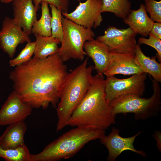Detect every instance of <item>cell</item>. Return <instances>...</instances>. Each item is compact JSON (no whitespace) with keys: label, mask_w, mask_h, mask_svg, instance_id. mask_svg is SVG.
<instances>
[{"label":"cell","mask_w":161,"mask_h":161,"mask_svg":"<svg viewBox=\"0 0 161 161\" xmlns=\"http://www.w3.org/2000/svg\"><path fill=\"white\" fill-rule=\"evenodd\" d=\"M119 129L113 127L109 135H105L100 139L101 143L108 150L109 155L107 158L108 160L114 161L121 153L126 150H130L143 156H146L144 152L135 149L133 145L135 138L141 133V132L128 138L121 137L119 134Z\"/></svg>","instance_id":"7c38bea8"},{"label":"cell","mask_w":161,"mask_h":161,"mask_svg":"<svg viewBox=\"0 0 161 161\" xmlns=\"http://www.w3.org/2000/svg\"><path fill=\"white\" fill-rule=\"evenodd\" d=\"M34 35L36 40L34 56L44 58L58 53L60 47L58 45L61 42L60 39L52 36H46L37 34Z\"/></svg>","instance_id":"d6986e66"},{"label":"cell","mask_w":161,"mask_h":161,"mask_svg":"<svg viewBox=\"0 0 161 161\" xmlns=\"http://www.w3.org/2000/svg\"><path fill=\"white\" fill-rule=\"evenodd\" d=\"M49 4L51 12L52 36L60 39L61 42L63 37L62 11L54 4Z\"/></svg>","instance_id":"603a6c76"},{"label":"cell","mask_w":161,"mask_h":161,"mask_svg":"<svg viewBox=\"0 0 161 161\" xmlns=\"http://www.w3.org/2000/svg\"><path fill=\"white\" fill-rule=\"evenodd\" d=\"M149 38H146L140 37L138 41L139 44H145L154 48L157 52L156 56L158 61L161 62V39L153 34L149 33Z\"/></svg>","instance_id":"484cf974"},{"label":"cell","mask_w":161,"mask_h":161,"mask_svg":"<svg viewBox=\"0 0 161 161\" xmlns=\"http://www.w3.org/2000/svg\"><path fill=\"white\" fill-rule=\"evenodd\" d=\"M14 0H0V1L2 3L4 4H9L12 2Z\"/></svg>","instance_id":"f1b7e54d"},{"label":"cell","mask_w":161,"mask_h":161,"mask_svg":"<svg viewBox=\"0 0 161 161\" xmlns=\"http://www.w3.org/2000/svg\"><path fill=\"white\" fill-rule=\"evenodd\" d=\"M41 14L40 19L37 20L33 24L32 33L40 35L51 36V16L48 7L49 4L45 1L41 2Z\"/></svg>","instance_id":"ffe728a7"},{"label":"cell","mask_w":161,"mask_h":161,"mask_svg":"<svg viewBox=\"0 0 161 161\" xmlns=\"http://www.w3.org/2000/svg\"><path fill=\"white\" fill-rule=\"evenodd\" d=\"M135 53L136 62L143 72L148 73L153 79L161 82V63L157 61L156 56L150 58L145 55L139 44H137Z\"/></svg>","instance_id":"ac0fdd59"},{"label":"cell","mask_w":161,"mask_h":161,"mask_svg":"<svg viewBox=\"0 0 161 161\" xmlns=\"http://www.w3.org/2000/svg\"><path fill=\"white\" fill-rule=\"evenodd\" d=\"M105 131L76 127L63 134L36 154H31L30 161H57L71 158L90 141L100 139Z\"/></svg>","instance_id":"277c9868"},{"label":"cell","mask_w":161,"mask_h":161,"mask_svg":"<svg viewBox=\"0 0 161 161\" xmlns=\"http://www.w3.org/2000/svg\"><path fill=\"white\" fill-rule=\"evenodd\" d=\"M149 33L161 39V22H154Z\"/></svg>","instance_id":"83f0119b"},{"label":"cell","mask_w":161,"mask_h":161,"mask_svg":"<svg viewBox=\"0 0 161 161\" xmlns=\"http://www.w3.org/2000/svg\"><path fill=\"white\" fill-rule=\"evenodd\" d=\"M31 107L22 102L13 90L0 109V126L24 120L32 112Z\"/></svg>","instance_id":"8fae6325"},{"label":"cell","mask_w":161,"mask_h":161,"mask_svg":"<svg viewBox=\"0 0 161 161\" xmlns=\"http://www.w3.org/2000/svg\"><path fill=\"white\" fill-rule=\"evenodd\" d=\"M13 19L23 30L29 35L34 23L37 20L38 10L33 0H14L12 2Z\"/></svg>","instance_id":"5bb4252c"},{"label":"cell","mask_w":161,"mask_h":161,"mask_svg":"<svg viewBox=\"0 0 161 161\" xmlns=\"http://www.w3.org/2000/svg\"><path fill=\"white\" fill-rule=\"evenodd\" d=\"M88 58L65 77L59 93L56 107V131L66 126L72 112L82 101L90 85L94 67L87 66Z\"/></svg>","instance_id":"3957f363"},{"label":"cell","mask_w":161,"mask_h":161,"mask_svg":"<svg viewBox=\"0 0 161 161\" xmlns=\"http://www.w3.org/2000/svg\"><path fill=\"white\" fill-rule=\"evenodd\" d=\"M30 42L29 35L24 31L13 18L5 17L0 31V47L9 58H13L19 44Z\"/></svg>","instance_id":"30bf717a"},{"label":"cell","mask_w":161,"mask_h":161,"mask_svg":"<svg viewBox=\"0 0 161 161\" xmlns=\"http://www.w3.org/2000/svg\"><path fill=\"white\" fill-rule=\"evenodd\" d=\"M83 49L86 55L92 59L94 69L97 73L103 74L109 65L110 52L108 47L96 39L86 41Z\"/></svg>","instance_id":"9a60e30c"},{"label":"cell","mask_w":161,"mask_h":161,"mask_svg":"<svg viewBox=\"0 0 161 161\" xmlns=\"http://www.w3.org/2000/svg\"><path fill=\"white\" fill-rule=\"evenodd\" d=\"M154 93L149 98L133 95L121 96L112 100L109 105L112 113L134 114L137 119H144L155 114L161 106L160 88L159 82L151 78Z\"/></svg>","instance_id":"5b68a950"},{"label":"cell","mask_w":161,"mask_h":161,"mask_svg":"<svg viewBox=\"0 0 161 161\" xmlns=\"http://www.w3.org/2000/svg\"><path fill=\"white\" fill-rule=\"evenodd\" d=\"M135 58L134 52H110L109 65L103 74L106 76L118 74L130 75L144 73L137 64Z\"/></svg>","instance_id":"4fadbf2b"},{"label":"cell","mask_w":161,"mask_h":161,"mask_svg":"<svg viewBox=\"0 0 161 161\" xmlns=\"http://www.w3.org/2000/svg\"><path fill=\"white\" fill-rule=\"evenodd\" d=\"M35 45V41L27 43L25 47L15 58L9 62L10 66L14 67L29 61L34 54Z\"/></svg>","instance_id":"cb8c5ba5"},{"label":"cell","mask_w":161,"mask_h":161,"mask_svg":"<svg viewBox=\"0 0 161 161\" xmlns=\"http://www.w3.org/2000/svg\"><path fill=\"white\" fill-rule=\"evenodd\" d=\"M147 73L135 74L128 78L120 79L114 75L106 76L105 79L106 99L109 103L122 95H133L143 96L145 88Z\"/></svg>","instance_id":"52a82bcc"},{"label":"cell","mask_w":161,"mask_h":161,"mask_svg":"<svg viewBox=\"0 0 161 161\" xmlns=\"http://www.w3.org/2000/svg\"><path fill=\"white\" fill-rule=\"evenodd\" d=\"M145 7L150 18L154 21L161 22V1L144 0Z\"/></svg>","instance_id":"d4e9b609"},{"label":"cell","mask_w":161,"mask_h":161,"mask_svg":"<svg viewBox=\"0 0 161 161\" xmlns=\"http://www.w3.org/2000/svg\"><path fill=\"white\" fill-rule=\"evenodd\" d=\"M105 85L103 74L92 76L88 91L72 112L67 126L104 130L115 123V115L106 99Z\"/></svg>","instance_id":"7a4b0ae2"},{"label":"cell","mask_w":161,"mask_h":161,"mask_svg":"<svg viewBox=\"0 0 161 161\" xmlns=\"http://www.w3.org/2000/svg\"><path fill=\"white\" fill-rule=\"evenodd\" d=\"M9 73L14 90L32 108H56L59 93L67 75V67L58 53L44 58L34 56L15 67Z\"/></svg>","instance_id":"6da1fadb"},{"label":"cell","mask_w":161,"mask_h":161,"mask_svg":"<svg viewBox=\"0 0 161 161\" xmlns=\"http://www.w3.org/2000/svg\"><path fill=\"white\" fill-rule=\"evenodd\" d=\"M101 13L109 12L123 19L131 10V2L129 0H101Z\"/></svg>","instance_id":"44dd1931"},{"label":"cell","mask_w":161,"mask_h":161,"mask_svg":"<svg viewBox=\"0 0 161 161\" xmlns=\"http://www.w3.org/2000/svg\"><path fill=\"white\" fill-rule=\"evenodd\" d=\"M101 0H86L79 1V5L72 12H62L65 17L86 28L95 29L103 21L101 15Z\"/></svg>","instance_id":"9c48e42d"},{"label":"cell","mask_w":161,"mask_h":161,"mask_svg":"<svg viewBox=\"0 0 161 161\" xmlns=\"http://www.w3.org/2000/svg\"><path fill=\"white\" fill-rule=\"evenodd\" d=\"M123 20L134 32L143 37L148 35L154 23L148 16L145 5L143 4H141L138 9L131 10Z\"/></svg>","instance_id":"2e32d148"},{"label":"cell","mask_w":161,"mask_h":161,"mask_svg":"<svg viewBox=\"0 0 161 161\" xmlns=\"http://www.w3.org/2000/svg\"><path fill=\"white\" fill-rule=\"evenodd\" d=\"M34 4L38 10L40 4L42 1H45L49 4H52L57 8L61 10L62 12L68 13L69 0H33Z\"/></svg>","instance_id":"4316f807"},{"label":"cell","mask_w":161,"mask_h":161,"mask_svg":"<svg viewBox=\"0 0 161 161\" xmlns=\"http://www.w3.org/2000/svg\"><path fill=\"white\" fill-rule=\"evenodd\" d=\"M62 23L63 37L58 54L64 62L71 59L83 61L86 55L84 44L94 39L95 32L63 16Z\"/></svg>","instance_id":"8992f818"},{"label":"cell","mask_w":161,"mask_h":161,"mask_svg":"<svg viewBox=\"0 0 161 161\" xmlns=\"http://www.w3.org/2000/svg\"><path fill=\"white\" fill-rule=\"evenodd\" d=\"M30 154L25 145L15 149L4 148L0 146V158L6 161H30Z\"/></svg>","instance_id":"7402d4cb"},{"label":"cell","mask_w":161,"mask_h":161,"mask_svg":"<svg viewBox=\"0 0 161 161\" xmlns=\"http://www.w3.org/2000/svg\"><path fill=\"white\" fill-rule=\"evenodd\" d=\"M8 126L0 136V146L4 148L15 149L25 145L24 136L27 129L26 123L21 121Z\"/></svg>","instance_id":"e0dca14e"},{"label":"cell","mask_w":161,"mask_h":161,"mask_svg":"<svg viewBox=\"0 0 161 161\" xmlns=\"http://www.w3.org/2000/svg\"><path fill=\"white\" fill-rule=\"evenodd\" d=\"M137 35L129 27L120 29L109 26L104 34L98 36L96 40L107 45L111 52L135 53Z\"/></svg>","instance_id":"ba28073f"}]
</instances>
